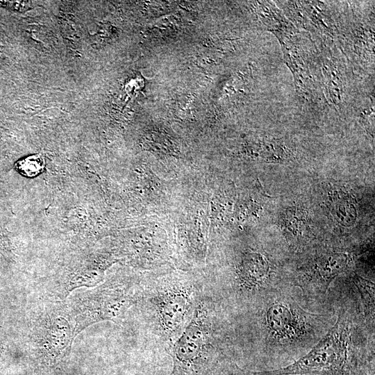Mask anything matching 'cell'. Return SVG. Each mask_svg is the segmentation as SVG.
I'll list each match as a JSON object with an SVG mask.
<instances>
[{"mask_svg":"<svg viewBox=\"0 0 375 375\" xmlns=\"http://www.w3.org/2000/svg\"><path fill=\"white\" fill-rule=\"evenodd\" d=\"M211 338L208 312L203 304L198 305L187 327L171 344L170 375H212L217 362Z\"/></svg>","mask_w":375,"mask_h":375,"instance_id":"7a4b0ae2","label":"cell"},{"mask_svg":"<svg viewBox=\"0 0 375 375\" xmlns=\"http://www.w3.org/2000/svg\"><path fill=\"white\" fill-rule=\"evenodd\" d=\"M349 257L341 253H331L321 258L316 264L315 270L319 280L328 284L347 267Z\"/></svg>","mask_w":375,"mask_h":375,"instance_id":"9c48e42d","label":"cell"},{"mask_svg":"<svg viewBox=\"0 0 375 375\" xmlns=\"http://www.w3.org/2000/svg\"><path fill=\"white\" fill-rule=\"evenodd\" d=\"M147 297L154 324L160 335L171 342L176 340L190 322L195 311L193 287L172 285L155 287Z\"/></svg>","mask_w":375,"mask_h":375,"instance_id":"5b68a950","label":"cell"},{"mask_svg":"<svg viewBox=\"0 0 375 375\" xmlns=\"http://www.w3.org/2000/svg\"><path fill=\"white\" fill-rule=\"evenodd\" d=\"M142 292L130 283L107 281L73 294L68 306L74 323V338L92 324L121 319L142 297Z\"/></svg>","mask_w":375,"mask_h":375,"instance_id":"6da1fadb","label":"cell"},{"mask_svg":"<svg viewBox=\"0 0 375 375\" xmlns=\"http://www.w3.org/2000/svg\"><path fill=\"white\" fill-rule=\"evenodd\" d=\"M0 253L6 259H12L13 253L12 251L10 240L3 227L0 226Z\"/></svg>","mask_w":375,"mask_h":375,"instance_id":"4fadbf2b","label":"cell"},{"mask_svg":"<svg viewBox=\"0 0 375 375\" xmlns=\"http://www.w3.org/2000/svg\"><path fill=\"white\" fill-rule=\"evenodd\" d=\"M44 167V160L42 157L34 155L19 160L15 168L20 174L27 177H33L40 174Z\"/></svg>","mask_w":375,"mask_h":375,"instance_id":"8fae6325","label":"cell"},{"mask_svg":"<svg viewBox=\"0 0 375 375\" xmlns=\"http://www.w3.org/2000/svg\"><path fill=\"white\" fill-rule=\"evenodd\" d=\"M355 284L356 285L363 303L367 308L374 309V286L372 282H369L360 277L355 278Z\"/></svg>","mask_w":375,"mask_h":375,"instance_id":"7c38bea8","label":"cell"},{"mask_svg":"<svg viewBox=\"0 0 375 375\" xmlns=\"http://www.w3.org/2000/svg\"><path fill=\"white\" fill-rule=\"evenodd\" d=\"M282 226L289 236L299 239L308 230V216L306 212L301 208L296 207L288 208L283 215Z\"/></svg>","mask_w":375,"mask_h":375,"instance_id":"30bf717a","label":"cell"},{"mask_svg":"<svg viewBox=\"0 0 375 375\" xmlns=\"http://www.w3.org/2000/svg\"><path fill=\"white\" fill-rule=\"evenodd\" d=\"M74 323L68 305L53 303L34 319L30 343L40 363L57 366L67 355L74 340Z\"/></svg>","mask_w":375,"mask_h":375,"instance_id":"277c9868","label":"cell"},{"mask_svg":"<svg viewBox=\"0 0 375 375\" xmlns=\"http://www.w3.org/2000/svg\"><path fill=\"white\" fill-rule=\"evenodd\" d=\"M269 271L266 257L259 253H251L242 263L240 281L245 288H260L266 282Z\"/></svg>","mask_w":375,"mask_h":375,"instance_id":"52a82bcc","label":"cell"},{"mask_svg":"<svg viewBox=\"0 0 375 375\" xmlns=\"http://www.w3.org/2000/svg\"><path fill=\"white\" fill-rule=\"evenodd\" d=\"M327 203L338 222L344 226L354 224L357 217L356 208L347 193L340 190H331L328 192Z\"/></svg>","mask_w":375,"mask_h":375,"instance_id":"ba28073f","label":"cell"},{"mask_svg":"<svg viewBox=\"0 0 375 375\" xmlns=\"http://www.w3.org/2000/svg\"><path fill=\"white\" fill-rule=\"evenodd\" d=\"M295 310L283 303L270 306L265 315L267 326L275 335L283 339H293L300 335L302 319Z\"/></svg>","mask_w":375,"mask_h":375,"instance_id":"8992f818","label":"cell"},{"mask_svg":"<svg viewBox=\"0 0 375 375\" xmlns=\"http://www.w3.org/2000/svg\"><path fill=\"white\" fill-rule=\"evenodd\" d=\"M0 4L5 8L17 12L26 11L32 6V2L27 1H0Z\"/></svg>","mask_w":375,"mask_h":375,"instance_id":"5bb4252c","label":"cell"},{"mask_svg":"<svg viewBox=\"0 0 375 375\" xmlns=\"http://www.w3.org/2000/svg\"><path fill=\"white\" fill-rule=\"evenodd\" d=\"M349 333L338 318L328 333L305 356L293 363L254 375H351Z\"/></svg>","mask_w":375,"mask_h":375,"instance_id":"3957f363","label":"cell"}]
</instances>
